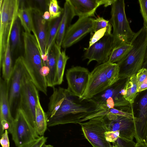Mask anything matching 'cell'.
<instances>
[{"label": "cell", "mask_w": 147, "mask_h": 147, "mask_svg": "<svg viewBox=\"0 0 147 147\" xmlns=\"http://www.w3.org/2000/svg\"><path fill=\"white\" fill-rule=\"evenodd\" d=\"M8 134V131L6 130L0 136V142L2 147H9V142Z\"/></svg>", "instance_id": "obj_40"}, {"label": "cell", "mask_w": 147, "mask_h": 147, "mask_svg": "<svg viewBox=\"0 0 147 147\" xmlns=\"http://www.w3.org/2000/svg\"><path fill=\"white\" fill-rule=\"evenodd\" d=\"M94 19L90 17L79 18L67 30L61 47L64 49L68 48L80 40L88 33L92 32Z\"/></svg>", "instance_id": "obj_12"}, {"label": "cell", "mask_w": 147, "mask_h": 147, "mask_svg": "<svg viewBox=\"0 0 147 147\" xmlns=\"http://www.w3.org/2000/svg\"><path fill=\"white\" fill-rule=\"evenodd\" d=\"M38 94V91L25 69L22 78L18 109L22 111L27 120L36 130V108Z\"/></svg>", "instance_id": "obj_6"}, {"label": "cell", "mask_w": 147, "mask_h": 147, "mask_svg": "<svg viewBox=\"0 0 147 147\" xmlns=\"http://www.w3.org/2000/svg\"><path fill=\"white\" fill-rule=\"evenodd\" d=\"M62 15L63 14L59 17L50 22L47 40L46 54L47 55L50 50L55 43Z\"/></svg>", "instance_id": "obj_28"}, {"label": "cell", "mask_w": 147, "mask_h": 147, "mask_svg": "<svg viewBox=\"0 0 147 147\" xmlns=\"http://www.w3.org/2000/svg\"><path fill=\"white\" fill-rule=\"evenodd\" d=\"M109 21L113 28V48L122 42L130 43L135 33L131 29L127 20L123 0H114L111 5Z\"/></svg>", "instance_id": "obj_4"}, {"label": "cell", "mask_w": 147, "mask_h": 147, "mask_svg": "<svg viewBox=\"0 0 147 147\" xmlns=\"http://www.w3.org/2000/svg\"><path fill=\"white\" fill-rule=\"evenodd\" d=\"M112 27L109 20H105L103 17H98L94 19L93 32L94 33L104 28H107L109 31L111 32Z\"/></svg>", "instance_id": "obj_33"}, {"label": "cell", "mask_w": 147, "mask_h": 147, "mask_svg": "<svg viewBox=\"0 0 147 147\" xmlns=\"http://www.w3.org/2000/svg\"><path fill=\"white\" fill-rule=\"evenodd\" d=\"M138 93L136 74H135L127 78L123 89V95L125 99L132 105L134 102Z\"/></svg>", "instance_id": "obj_26"}, {"label": "cell", "mask_w": 147, "mask_h": 147, "mask_svg": "<svg viewBox=\"0 0 147 147\" xmlns=\"http://www.w3.org/2000/svg\"><path fill=\"white\" fill-rule=\"evenodd\" d=\"M135 147H147V144L145 142H137Z\"/></svg>", "instance_id": "obj_43"}, {"label": "cell", "mask_w": 147, "mask_h": 147, "mask_svg": "<svg viewBox=\"0 0 147 147\" xmlns=\"http://www.w3.org/2000/svg\"><path fill=\"white\" fill-rule=\"evenodd\" d=\"M8 83L1 77L0 78V121H7L9 125L8 131L11 133L14 118L11 113L8 98Z\"/></svg>", "instance_id": "obj_19"}, {"label": "cell", "mask_w": 147, "mask_h": 147, "mask_svg": "<svg viewBox=\"0 0 147 147\" xmlns=\"http://www.w3.org/2000/svg\"><path fill=\"white\" fill-rule=\"evenodd\" d=\"M75 16L79 18L94 16L96 9L103 5H111L114 0H68Z\"/></svg>", "instance_id": "obj_16"}, {"label": "cell", "mask_w": 147, "mask_h": 147, "mask_svg": "<svg viewBox=\"0 0 147 147\" xmlns=\"http://www.w3.org/2000/svg\"><path fill=\"white\" fill-rule=\"evenodd\" d=\"M17 16L24 31L29 33H32V34L38 41L33 18L32 7H26L23 2H21V6L20 4Z\"/></svg>", "instance_id": "obj_21"}, {"label": "cell", "mask_w": 147, "mask_h": 147, "mask_svg": "<svg viewBox=\"0 0 147 147\" xmlns=\"http://www.w3.org/2000/svg\"><path fill=\"white\" fill-rule=\"evenodd\" d=\"M85 138L93 147H113L107 141L105 133L108 131L103 116L92 118L85 122H80Z\"/></svg>", "instance_id": "obj_8"}, {"label": "cell", "mask_w": 147, "mask_h": 147, "mask_svg": "<svg viewBox=\"0 0 147 147\" xmlns=\"http://www.w3.org/2000/svg\"><path fill=\"white\" fill-rule=\"evenodd\" d=\"M41 147H53V146L51 145H46L45 144H44Z\"/></svg>", "instance_id": "obj_45"}, {"label": "cell", "mask_w": 147, "mask_h": 147, "mask_svg": "<svg viewBox=\"0 0 147 147\" xmlns=\"http://www.w3.org/2000/svg\"><path fill=\"white\" fill-rule=\"evenodd\" d=\"M24 53L22 56L25 69L37 89L45 94L47 92L46 78L41 69L43 65L38 41L34 35L23 32Z\"/></svg>", "instance_id": "obj_2"}, {"label": "cell", "mask_w": 147, "mask_h": 147, "mask_svg": "<svg viewBox=\"0 0 147 147\" xmlns=\"http://www.w3.org/2000/svg\"><path fill=\"white\" fill-rule=\"evenodd\" d=\"M113 147H118V146H117L116 145H113Z\"/></svg>", "instance_id": "obj_47"}, {"label": "cell", "mask_w": 147, "mask_h": 147, "mask_svg": "<svg viewBox=\"0 0 147 147\" xmlns=\"http://www.w3.org/2000/svg\"><path fill=\"white\" fill-rule=\"evenodd\" d=\"M106 140L109 142L113 143L119 137L120 133L119 131H108L105 133Z\"/></svg>", "instance_id": "obj_39"}, {"label": "cell", "mask_w": 147, "mask_h": 147, "mask_svg": "<svg viewBox=\"0 0 147 147\" xmlns=\"http://www.w3.org/2000/svg\"><path fill=\"white\" fill-rule=\"evenodd\" d=\"M53 88L46 112L48 126L79 123L97 108V104L92 99L80 98L60 87Z\"/></svg>", "instance_id": "obj_1"}, {"label": "cell", "mask_w": 147, "mask_h": 147, "mask_svg": "<svg viewBox=\"0 0 147 147\" xmlns=\"http://www.w3.org/2000/svg\"><path fill=\"white\" fill-rule=\"evenodd\" d=\"M131 47V43L121 42L113 49L108 61L112 63L119 62L126 55Z\"/></svg>", "instance_id": "obj_27"}, {"label": "cell", "mask_w": 147, "mask_h": 147, "mask_svg": "<svg viewBox=\"0 0 147 147\" xmlns=\"http://www.w3.org/2000/svg\"><path fill=\"white\" fill-rule=\"evenodd\" d=\"M138 92L147 90V67L142 68L136 74Z\"/></svg>", "instance_id": "obj_30"}, {"label": "cell", "mask_w": 147, "mask_h": 147, "mask_svg": "<svg viewBox=\"0 0 147 147\" xmlns=\"http://www.w3.org/2000/svg\"><path fill=\"white\" fill-rule=\"evenodd\" d=\"M138 113L134 119V138L137 142H146L147 135V91L140 99Z\"/></svg>", "instance_id": "obj_17"}, {"label": "cell", "mask_w": 147, "mask_h": 147, "mask_svg": "<svg viewBox=\"0 0 147 147\" xmlns=\"http://www.w3.org/2000/svg\"><path fill=\"white\" fill-rule=\"evenodd\" d=\"M145 143L147 144V136H146V140Z\"/></svg>", "instance_id": "obj_46"}, {"label": "cell", "mask_w": 147, "mask_h": 147, "mask_svg": "<svg viewBox=\"0 0 147 147\" xmlns=\"http://www.w3.org/2000/svg\"><path fill=\"white\" fill-rule=\"evenodd\" d=\"M131 43L132 47L127 54L116 63L119 68L120 79H126L142 68L147 48V29L143 26L135 33Z\"/></svg>", "instance_id": "obj_3"}, {"label": "cell", "mask_w": 147, "mask_h": 147, "mask_svg": "<svg viewBox=\"0 0 147 147\" xmlns=\"http://www.w3.org/2000/svg\"><path fill=\"white\" fill-rule=\"evenodd\" d=\"M103 117L108 131H119V137L133 140L135 131L134 119L111 114Z\"/></svg>", "instance_id": "obj_15"}, {"label": "cell", "mask_w": 147, "mask_h": 147, "mask_svg": "<svg viewBox=\"0 0 147 147\" xmlns=\"http://www.w3.org/2000/svg\"><path fill=\"white\" fill-rule=\"evenodd\" d=\"M111 64L107 61L99 65L90 72L88 85L82 98L92 99L111 86L107 74Z\"/></svg>", "instance_id": "obj_10"}, {"label": "cell", "mask_w": 147, "mask_h": 147, "mask_svg": "<svg viewBox=\"0 0 147 147\" xmlns=\"http://www.w3.org/2000/svg\"><path fill=\"white\" fill-rule=\"evenodd\" d=\"M113 37L112 34L105 35L90 47L85 49L84 58L87 59L88 65L93 61L100 65L108 61L113 48Z\"/></svg>", "instance_id": "obj_14"}, {"label": "cell", "mask_w": 147, "mask_h": 147, "mask_svg": "<svg viewBox=\"0 0 147 147\" xmlns=\"http://www.w3.org/2000/svg\"><path fill=\"white\" fill-rule=\"evenodd\" d=\"M63 11L56 37L55 43L61 47L65 34L71 25V23L75 15L68 0L64 4Z\"/></svg>", "instance_id": "obj_20"}, {"label": "cell", "mask_w": 147, "mask_h": 147, "mask_svg": "<svg viewBox=\"0 0 147 147\" xmlns=\"http://www.w3.org/2000/svg\"><path fill=\"white\" fill-rule=\"evenodd\" d=\"M48 10L52 20L59 17L62 15L63 8L60 7L57 0H51L49 1Z\"/></svg>", "instance_id": "obj_32"}, {"label": "cell", "mask_w": 147, "mask_h": 147, "mask_svg": "<svg viewBox=\"0 0 147 147\" xmlns=\"http://www.w3.org/2000/svg\"><path fill=\"white\" fill-rule=\"evenodd\" d=\"M10 134L17 147H21L40 136L19 109L15 115Z\"/></svg>", "instance_id": "obj_9"}, {"label": "cell", "mask_w": 147, "mask_h": 147, "mask_svg": "<svg viewBox=\"0 0 147 147\" xmlns=\"http://www.w3.org/2000/svg\"><path fill=\"white\" fill-rule=\"evenodd\" d=\"M35 122L37 132L39 136H43L47 125V116L41 105L39 94L36 108Z\"/></svg>", "instance_id": "obj_25"}, {"label": "cell", "mask_w": 147, "mask_h": 147, "mask_svg": "<svg viewBox=\"0 0 147 147\" xmlns=\"http://www.w3.org/2000/svg\"><path fill=\"white\" fill-rule=\"evenodd\" d=\"M90 72L80 66H72L66 73L67 89L75 96L82 98L86 88Z\"/></svg>", "instance_id": "obj_13"}, {"label": "cell", "mask_w": 147, "mask_h": 147, "mask_svg": "<svg viewBox=\"0 0 147 147\" xmlns=\"http://www.w3.org/2000/svg\"><path fill=\"white\" fill-rule=\"evenodd\" d=\"M43 18L46 21L50 22L52 21L51 16L48 11H45L42 15Z\"/></svg>", "instance_id": "obj_42"}, {"label": "cell", "mask_w": 147, "mask_h": 147, "mask_svg": "<svg viewBox=\"0 0 147 147\" xmlns=\"http://www.w3.org/2000/svg\"><path fill=\"white\" fill-rule=\"evenodd\" d=\"M126 79L119 80L92 99L101 109L115 108L123 111L131 105L123 97V90Z\"/></svg>", "instance_id": "obj_7"}, {"label": "cell", "mask_w": 147, "mask_h": 147, "mask_svg": "<svg viewBox=\"0 0 147 147\" xmlns=\"http://www.w3.org/2000/svg\"><path fill=\"white\" fill-rule=\"evenodd\" d=\"M47 138L43 136L26 144L21 147H41L46 142Z\"/></svg>", "instance_id": "obj_38"}, {"label": "cell", "mask_w": 147, "mask_h": 147, "mask_svg": "<svg viewBox=\"0 0 147 147\" xmlns=\"http://www.w3.org/2000/svg\"><path fill=\"white\" fill-rule=\"evenodd\" d=\"M113 144L118 147H135L136 145L133 140L121 137H119Z\"/></svg>", "instance_id": "obj_35"}, {"label": "cell", "mask_w": 147, "mask_h": 147, "mask_svg": "<svg viewBox=\"0 0 147 147\" xmlns=\"http://www.w3.org/2000/svg\"><path fill=\"white\" fill-rule=\"evenodd\" d=\"M36 1L39 3L41 8L46 10V11H48L47 9L49 8V1L48 2H47V1L46 0H37Z\"/></svg>", "instance_id": "obj_41"}, {"label": "cell", "mask_w": 147, "mask_h": 147, "mask_svg": "<svg viewBox=\"0 0 147 147\" xmlns=\"http://www.w3.org/2000/svg\"><path fill=\"white\" fill-rule=\"evenodd\" d=\"M56 63L57 55L54 44L48 53L47 60L44 65L48 66L50 70L49 74L46 77L47 87L53 88L55 86Z\"/></svg>", "instance_id": "obj_24"}, {"label": "cell", "mask_w": 147, "mask_h": 147, "mask_svg": "<svg viewBox=\"0 0 147 147\" xmlns=\"http://www.w3.org/2000/svg\"><path fill=\"white\" fill-rule=\"evenodd\" d=\"M57 55L56 74L55 80V86L61 84L63 81V76L66 65L69 57L65 51H62L61 47L55 44Z\"/></svg>", "instance_id": "obj_22"}, {"label": "cell", "mask_w": 147, "mask_h": 147, "mask_svg": "<svg viewBox=\"0 0 147 147\" xmlns=\"http://www.w3.org/2000/svg\"><path fill=\"white\" fill-rule=\"evenodd\" d=\"M138 1L140 11L143 19V26L147 29V0H139Z\"/></svg>", "instance_id": "obj_37"}, {"label": "cell", "mask_w": 147, "mask_h": 147, "mask_svg": "<svg viewBox=\"0 0 147 147\" xmlns=\"http://www.w3.org/2000/svg\"><path fill=\"white\" fill-rule=\"evenodd\" d=\"M32 12L41 57L47 56L46 54L47 40L50 22L46 21L43 18V13L39 9L32 7Z\"/></svg>", "instance_id": "obj_18"}, {"label": "cell", "mask_w": 147, "mask_h": 147, "mask_svg": "<svg viewBox=\"0 0 147 147\" xmlns=\"http://www.w3.org/2000/svg\"><path fill=\"white\" fill-rule=\"evenodd\" d=\"M106 111L107 114H114L128 118L134 119L135 117L133 112L124 111L114 108L107 109L106 110Z\"/></svg>", "instance_id": "obj_36"}, {"label": "cell", "mask_w": 147, "mask_h": 147, "mask_svg": "<svg viewBox=\"0 0 147 147\" xmlns=\"http://www.w3.org/2000/svg\"><path fill=\"white\" fill-rule=\"evenodd\" d=\"M11 33H9L8 36L5 52L1 64L0 65V70L2 69V77L8 83L12 73L13 67L12 65L10 43Z\"/></svg>", "instance_id": "obj_23"}, {"label": "cell", "mask_w": 147, "mask_h": 147, "mask_svg": "<svg viewBox=\"0 0 147 147\" xmlns=\"http://www.w3.org/2000/svg\"><path fill=\"white\" fill-rule=\"evenodd\" d=\"M119 68L116 63H111L107 74V78L111 86L115 83L120 79Z\"/></svg>", "instance_id": "obj_31"}, {"label": "cell", "mask_w": 147, "mask_h": 147, "mask_svg": "<svg viewBox=\"0 0 147 147\" xmlns=\"http://www.w3.org/2000/svg\"><path fill=\"white\" fill-rule=\"evenodd\" d=\"M112 34L111 32L109 31L107 28L100 29L93 34L91 37L89 42L88 47H90L99 40L105 35Z\"/></svg>", "instance_id": "obj_34"}, {"label": "cell", "mask_w": 147, "mask_h": 147, "mask_svg": "<svg viewBox=\"0 0 147 147\" xmlns=\"http://www.w3.org/2000/svg\"><path fill=\"white\" fill-rule=\"evenodd\" d=\"M20 20L17 17L14 22L10 34L11 49L12 53L20 44Z\"/></svg>", "instance_id": "obj_29"}, {"label": "cell", "mask_w": 147, "mask_h": 147, "mask_svg": "<svg viewBox=\"0 0 147 147\" xmlns=\"http://www.w3.org/2000/svg\"><path fill=\"white\" fill-rule=\"evenodd\" d=\"M25 69L22 56H20L15 60L8 83L9 101L12 115L13 112L16 114L18 109L21 80Z\"/></svg>", "instance_id": "obj_11"}, {"label": "cell", "mask_w": 147, "mask_h": 147, "mask_svg": "<svg viewBox=\"0 0 147 147\" xmlns=\"http://www.w3.org/2000/svg\"><path fill=\"white\" fill-rule=\"evenodd\" d=\"M147 67V48L144 63L142 68Z\"/></svg>", "instance_id": "obj_44"}, {"label": "cell", "mask_w": 147, "mask_h": 147, "mask_svg": "<svg viewBox=\"0 0 147 147\" xmlns=\"http://www.w3.org/2000/svg\"><path fill=\"white\" fill-rule=\"evenodd\" d=\"M20 1L18 0L0 1V65L5 52L9 35L18 17Z\"/></svg>", "instance_id": "obj_5"}]
</instances>
